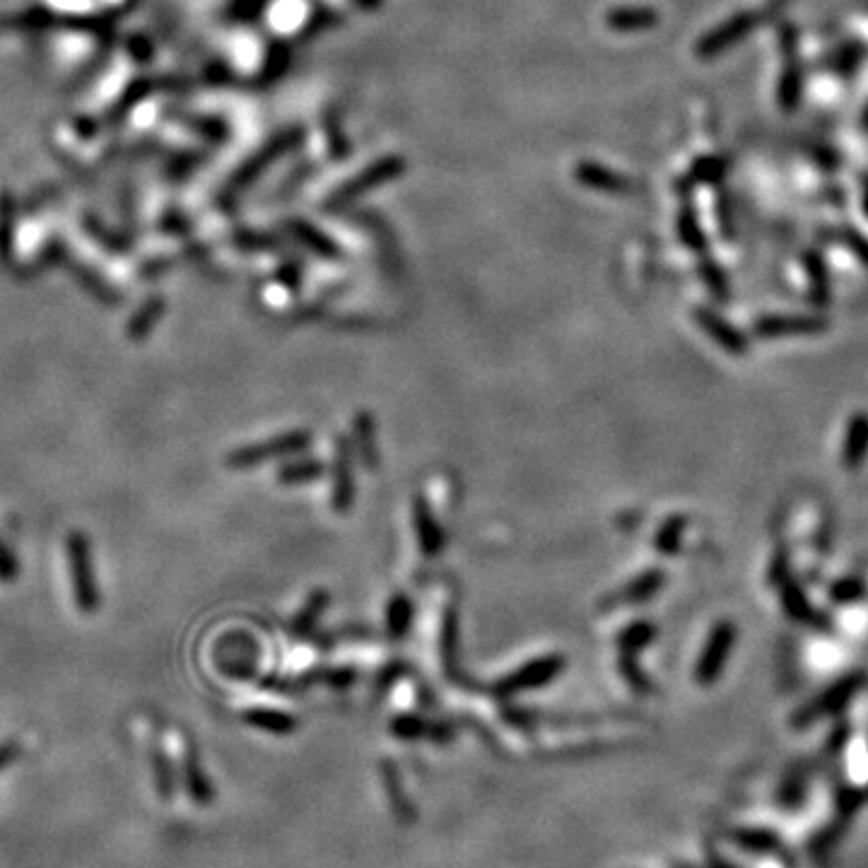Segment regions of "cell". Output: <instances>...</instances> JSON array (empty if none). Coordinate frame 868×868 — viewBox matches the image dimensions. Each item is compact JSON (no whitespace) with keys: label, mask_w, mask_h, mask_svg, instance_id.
<instances>
[{"label":"cell","mask_w":868,"mask_h":868,"mask_svg":"<svg viewBox=\"0 0 868 868\" xmlns=\"http://www.w3.org/2000/svg\"><path fill=\"white\" fill-rule=\"evenodd\" d=\"M66 555L75 606H78L82 613H95L99 608V586L95 579V570H92L90 541H87L85 533H70L66 543Z\"/></svg>","instance_id":"obj_1"},{"label":"cell","mask_w":868,"mask_h":868,"mask_svg":"<svg viewBox=\"0 0 868 868\" xmlns=\"http://www.w3.org/2000/svg\"><path fill=\"white\" fill-rule=\"evenodd\" d=\"M312 442V434L307 430H295L278 434V437L266 439V442L251 444V447L234 449L227 456V466L234 471H246V468H256L268 459H285V456H295L299 451H304Z\"/></svg>","instance_id":"obj_2"},{"label":"cell","mask_w":868,"mask_h":868,"mask_svg":"<svg viewBox=\"0 0 868 868\" xmlns=\"http://www.w3.org/2000/svg\"><path fill=\"white\" fill-rule=\"evenodd\" d=\"M864 685H866V676L861 671L847 673V676L835 680L830 688H825L823 692H820V697H815V700L808 702V705H803L799 712H796L794 726H808V724H813V721L840 712L842 707L849 705V700H852V697L861 688H864Z\"/></svg>","instance_id":"obj_3"},{"label":"cell","mask_w":868,"mask_h":868,"mask_svg":"<svg viewBox=\"0 0 868 868\" xmlns=\"http://www.w3.org/2000/svg\"><path fill=\"white\" fill-rule=\"evenodd\" d=\"M736 625L731 620H719L709 632L705 649H702L700 661L695 666V680L700 685L717 683L721 671H724L726 661H729L731 649L736 647Z\"/></svg>","instance_id":"obj_4"},{"label":"cell","mask_w":868,"mask_h":868,"mask_svg":"<svg viewBox=\"0 0 868 868\" xmlns=\"http://www.w3.org/2000/svg\"><path fill=\"white\" fill-rule=\"evenodd\" d=\"M565 668V656L562 654H548L541 659H533L529 664L516 668L514 673H509L507 678L497 683V695H516L521 690H533L543 688L550 680H555Z\"/></svg>","instance_id":"obj_5"},{"label":"cell","mask_w":868,"mask_h":868,"mask_svg":"<svg viewBox=\"0 0 868 868\" xmlns=\"http://www.w3.org/2000/svg\"><path fill=\"white\" fill-rule=\"evenodd\" d=\"M828 331L823 316H762L755 324L760 338H789V336H815Z\"/></svg>","instance_id":"obj_6"},{"label":"cell","mask_w":868,"mask_h":868,"mask_svg":"<svg viewBox=\"0 0 868 868\" xmlns=\"http://www.w3.org/2000/svg\"><path fill=\"white\" fill-rule=\"evenodd\" d=\"M403 169V160H398V157H386V160H377L372 164V167L365 169V172H360V177H355L353 181H348V184L343 186L336 193V198H333L331 205H345L350 201H355L357 196H362V193L374 189V186L384 184V181L394 179L401 174Z\"/></svg>","instance_id":"obj_7"},{"label":"cell","mask_w":868,"mask_h":868,"mask_svg":"<svg viewBox=\"0 0 868 868\" xmlns=\"http://www.w3.org/2000/svg\"><path fill=\"white\" fill-rule=\"evenodd\" d=\"M695 319H697V324H700L702 331H705L721 350H726V353L736 355V357L748 353L746 336H743L738 328H733L729 321L721 319L719 314L709 312V309H700V312L695 314Z\"/></svg>","instance_id":"obj_8"},{"label":"cell","mask_w":868,"mask_h":868,"mask_svg":"<svg viewBox=\"0 0 868 868\" xmlns=\"http://www.w3.org/2000/svg\"><path fill=\"white\" fill-rule=\"evenodd\" d=\"M666 584V572L664 570H649L639 574L637 579H632L630 584H625L623 589H618L615 594L608 596V601L603 603V608L613 606H637V603L649 601L651 596L659 594Z\"/></svg>","instance_id":"obj_9"},{"label":"cell","mask_w":868,"mask_h":868,"mask_svg":"<svg viewBox=\"0 0 868 868\" xmlns=\"http://www.w3.org/2000/svg\"><path fill=\"white\" fill-rule=\"evenodd\" d=\"M758 27V15H738L733 17V20L726 22V25H721L714 29V32H709L705 39L700 41V46H697V54L700 56H714L719 54V51L729 49L731 44H736L738 39L746 37L750 29Z\"/></svg>","instance_id":"obj_10"},{"label":"cell","mask_w":868,"mask_h":868,"mask_svg":"<svg viewBox=\"0 0 868 868\" xmlns=\"http://www.w3.org/2000/svg\"><path fill=\"white\" fill-rule=\"evenodd\" d=\"M779 594H782V606L789 618L799 620V623L811 627H828L825 615L815 611L813 603L806 598V591H803L794 579L787 577L784 582H779Z\"/></svg>","instance_id":"obj_11"},{"label":"cell","mask_w":868,"mask_h":868,"mask_svg":"<svg viewBox=\"0 0 868 868\" xmlns=\"http://www.w3.org/2000/svg\"><path fill=\"white\" fill-rule=\"evenodd\" d=\"M355 497L353 483V461H350V444L345 439H338V454L336 466H333V509L336 512H348Z\"/></svg>","instance_id":"obj_12"},{"label":"cell","mask_w":868,"mask_h":868,"mask_svg":"<svg viewBox=\"0 0 868 868\" xmlns=\"http://www.w3.org/2000/svg\"><path fill=\"white\" fill-rule=\"evenodd\" d=\"M868 456V413H856L847 422L842 439V466L849 471L861 468Z\"/></svg>","instance_id":"obj_13"},{"label":"cell","mask_w":868,"mask_h":868,"mask_svg":"<svg viewBox=\"0 0 868 868\" xmlns=\"http://www.w3.org/2000/svg\"><path fill=\"white\" fill-rule=\"evenodd\" d=\"M413 521H415V533H418L422 553L430 557L437 555L439 550L444 548V531L422 497H418L413 504Z\"/></svg>","instance_id":"obj_14"},{"label":"cell","mask_w":868,"mask_h":868,"mask_svg":"<svg viewBox=\"0 0 868 868\" xmlns=\"http://www.w3.org/2000/svg\"><path fill=\"white\" fill-rule=\"evenodd\" d=\"M577 179L584 181V184L591 186V189H601L608 193L630 191V181L620 177V174H613L611 169L598 167V164H582V167H577Z\"/></svg>","instance_id":"obj_15"},{"label":"cell","mask_w":868,"mask_h":868,"mask_svg":"<svg viewBox=\"0 0 868 868\" xmlns=\"http://www.w3.org/2000/svg\"><path fill=\"white\" fill-rule=\"evenodd\" d=\"M659 22V15L649 8H618L608 13V27L618 29V32H637V29H649Z\"/></svg>","instance_id":"obj_16"},{"label":"cell","mask_w":868,"mask_h":868,"mask_svg":"<svg viewBox=\"0 0 868 868\" xmlns=\"http://www.w3.org/2000/svg\"><path fill=\"white\" fill-rule=\"evenodd\" d=\"M685 529H688V516H668L664 524H661V529L656 531L654 548L659 550L661 555H676L680 550V543H683Z\"/></svg>","instance_id":"obj_17"},{"label":"cell","mask_w":868,"mask_h":868,"mask_svg":"<svg viewBox=\"0 0 868 868\" xmlns=\"http://www.w3.org/2000/svg\"><path fill=\"white\" fill-rule=\"evenodd\" d=\"M355 442H357V451H360L362 463H365L367 468H377L379 451H377V439H374L372 415L360 413L355 418Z\"/></svg>","instance_id":"obj_18"},{"label":"cell","mask_w":868,"mask_h":868,"mask_svg":"<svg viewBox=\"0 0 868 868\" xmlns=\"http://www.w3.org/2000/svg\"><path fill=\"white\" fill-rule=\"evenodd\" d=\"M410 620H413V603L408 596L396 594L386 608V630L394 639H401L408 632Z\"/></svg>","instance_id":"obj_19"},{"label":"cell","mask_w":868,"mask_h":868,"mask_svg":"<svg viewBox=\"0 0 868 868\" xmlns=\"http://www.w3.org/2000/svg\"><path fill=\"white\" fill-rule=\"evenodd\" d=\"M656 637V627L647 623V620H639V623H632L630 627H625L623 635L618 637V647L620 654H630L637 656L639 651L644 647H649L651 642H654Z\"/></svg>","instance_id":"obj_20"},{"label":"cell","mask_w":868,"mask_h":868,"mask_svg":"<svg viewBox=\"0 0 868 868\" xmlns=\"http://www.w3.org/2000/svg\"><path fill=\"white\" fill-rule=\"evenodd\" d=\"M244 721H249L251 726L271 733H290L297 726V721L285 712H275V709H251L244 712Z\"/></svg>","instance_id":"obj_21"},{"label":"cell","mask_w":868,"mask_h":868,"mask_svg":"<svg viewBox=\"0 0 868 868\" xmlns=\"http://www.w3.org/2000/svg\"><path fill=\"white\" fill-rule=\"evenodd\" d=\"M321 475H324V463L295 461V463H285V466L280 468L278 480L283 485H302V483H312V480L321 478Z\"/></svg>","instance_id":"obj_22"},{"label":"cell","mask_w":868,"mask_h":868,"mask_svg":"<svg viewBox=\"0 0 868 868\" xmlns=\"http://www.w3.org/2000/svg\"><path fill=\"white\" fill-rule=\"evenodd\" d=\"M328 601H331V596L326 594V591H314L312 596H309V601L304 603L302 611L297 613L295 625H292V630H295V635H307L309 630L316 625V620H319V615L326 611Z\"/></svg>","instance_id":"obj_23"},{"label":"cell","mask_w":868,"mask_h":868,"mask_svg":"<svg viewBox=\"0 0 868 868\" xmlns=\"http://www.w3.org/2000/svg\"><path fill=\"white\" fill-rule=\"evenodd\" d=\"M184 779H186V787H189V794L193 796V799L196 801H208L210 799V787L201 774V767H198V760H196V755H193V750H186Z\"/></svg>","instance_id":"obj_24"},{"label":"cell","mask_w":868,"mask_h":868,"mask_svg":"<svg viewBox=\"0 0 868 868\" xmlns=\"http://www.w3.org/2000/svg\"><path fill=\"white\" fill-rule=\"evenodd\" d=\"M864 596H866V584L861 582L859 577H844L840 582L830 586V598L835 603H842V606L861 601Z\"/></svg>","instance_id":"obj_25"},{"label":"cell","mask_w":868,"mask_h":868,"mask_svg":"<svg viewBox=\"0 0 868 868\" xmlns=\"http://www.w3.org/2000/svg\"><path fill=\"white\" fill-rule=\"evenodd\" d=\"M150 758H152V767H155V779H157V787H160V796L162 799H172V774H169V765L167 760H164L162 750L152 748Z\"/></svg>","instance_id":"obj_26"},{"label":"cell","mask_w":868,"mask_h":868,"mask_svg":"<svg viewBox=\"0 0 868 868\" xmlns=\"http://www.w3.org/2000/svg\"><path fill=\"white\" fill-rule=\"evenodd\" d=\"M680 237H683V242L690 246V249L702 251L705 249V237H702L700 225H697L695 215L690 213V210H685L683 215H680Z\"/></svg>","instance_id":"obj_27"},{"label":"cell","mask_w":868,"mask_h":868,"mask_svg":"<svg viewBox=\"0 0 868 868\" xmlns=\"http://www.w3.org/2000/svg\"><path fill=\"white\" fill-rule=\"evenodd\" d=\"M620 673H623L627 683H630L635 690H642V692L649 690L647 678H644L642 668H639V664H637V656L620 654Z\"/></svg>","instance_id":"obj_28"},{"label":"cell","mask_w":868,"mask_h":868,"mask_svg":"<svg viewBox=\"0 0 868 868\" xmlns=\"http://www.w3.org/2000/svg\"><path fill=\"white\" fill-rule=\"evenodd\" d=\"M808 278H811L813 292L815 297H818V302H825V297H828V273H825L820 258L815 256L808 258Z\"/></svg>","instance_id":"obj_29"},{"label":"cell","mask_w":868,"mask_h":868,"mask_svg":"<svg viewBox=\"0 0 868 868\" xmlns=\"http://www.w3.org/2000/svg\"><path fill=\"white\" fill-rule=\"evenodd\" d=\"M702 278H705L712 295H717L719 299H726V278L717 263H702Z\"/></svg>","instance_id":"obj_30"},{"label":"cell","mask_w":868,"mask_h":868,"mask_svg":"<svg viewBox=\"0 0 868 868\" xmlns=\"http://www.w3.org/2000/svg\"><path fill=\"white\" fill-rule=\"evenodd\" d=\"M17 572H20V567H17L13 550H10L8 545L0 541V582L13 584L17 579Z\"/></svg>","instance_id":"obj_31"},{"label":"cell","mask_w":868,"mask_h":868,"mask_svg":"<svg viewBox=\"0 0 868 868\" xmlns=\"http://www.w3.org/2000/svg\"><path fill=\"white\" fill-rule=\"evenodd\" d=\"M422 729H425V726H422V721L415 717H401L394 721V731L398 736H418V733H422Z\"/></svg>","instance_id":"obj_32"},{"label":"cell","mask_w":868,"mask_h":868,"mask_svg":"<svg viewBox=\"0 0 868 868\" xmlns=\"http://www.w3.org/2000/svg\"><path fill=\"white\" fill-rule=\"evenodd\" d=\"M17 755H20V746H17V743H13V741L0 743V770H3V767H8L10 762L17 758Z\"/></svg>","instance_id":"obj_33"}]
</instances>
